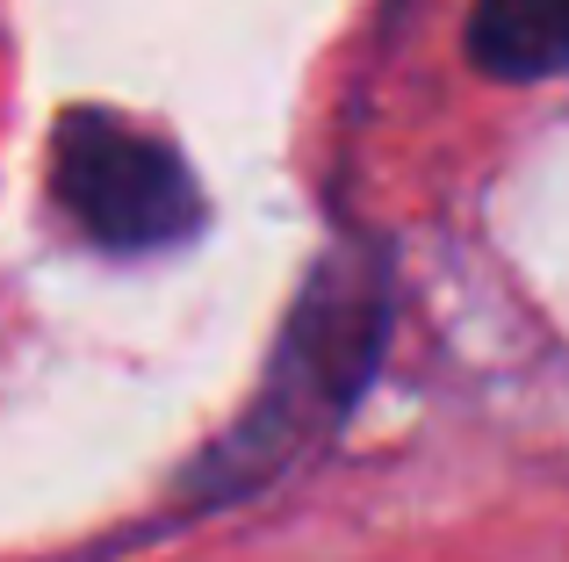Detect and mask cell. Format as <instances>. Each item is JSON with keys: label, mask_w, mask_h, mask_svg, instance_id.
<instances>
[{"label": "cell", "mask_w": 569, "mask_h": 562, "mask_svg": "<svg viewBox=\"0 0 569 562\" xmlns=\"http://www.w3.org/2000/svg\"><path fill=\"white\" fill-rule=\"evenodd\" d=\"M58 202L109 253H152L194 224V181L159 138L109 109H72L58 123Z\"/></svg>", "instance_id": "6da1fadb"}, {"label": "cell", "mask_w": 569, "mask_h": 562, "mask_svg": "<svg viewBox=\"0 0 569 562\" xmlns=\"http://www.w3.org/2000/svg\"><path fill=\"white\" fill-rule=\"evenodd\" d=\"M469 58L512 87L556 80L569 72V0H476Z\"/></svg>", "instance_id": "7a4b0ae2"}]
</instances>
